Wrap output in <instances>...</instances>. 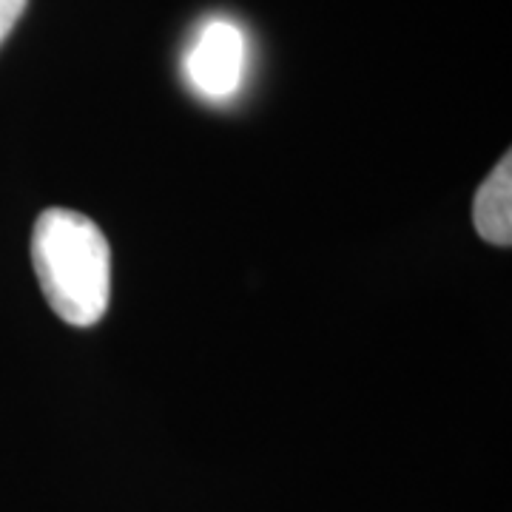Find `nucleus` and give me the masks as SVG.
I'll list each match as a JSON object with an SVG mask.
<instances>
[{"instance_id": "f257e3e1", "label": "nucleus", "mask_w": 512, "mask_h": 512, "mask_svg": "<svg viewBox=\"0 0 512 512\" xmlns=\"http://www.w3.org/2000/svg\"><path fill=\"white\" fill-rule=\"evenodd\" d=\"M32 262L46 302L74 328L97 325L111 296V248L80 211L46 208L32 231Z\"/></svg>"}, {"instance_id": "f03ea898", "label": "nucleus", "mask_w": 512, "mask_h": 512, "mask_svg": "<svg viewBox=\"0 0 512 512\" xmlns=\"http://www.w3.org/2000/svg\"><path fill=\"white\" fill-rule=\"evenodd\" d=\"M245 74V37L231 20H208L185 55V77L208 100H228Z\"/></svg>"}, {"instance_id": "7ed1b4c3", "label": "nucleus", "mask_w": 512, "mask_h": 512, "mask_svg": "<svg viewBox=\"0 0 512 512\" xmlns=\"http://www.w3.org/2000/svg\"><path fill=\"white\" fill-rule=\"evenodd\" d=\"M473 222L481 239L507 248L512 242V160L510 151L481 183L473 202Z\"/></svg>"}, {"instance_id": "20e7f679", "label": "nucleus", "mask_w": 512, "mask_h": 512, "mask_svg": "<svg viewBox=\"0 0 512 512\" xmlns=\"http://www.w3.org/2000/svg\"><path fill=\"white\" fill-rule=\"evenodd\" d=\"M26 3L29 0H0V46H3L6 37L12 35V29H15V23L23 15Z\"/></svg>"}]
</instances>
